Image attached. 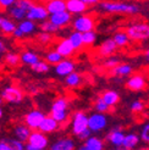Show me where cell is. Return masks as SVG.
I'll list each match as a JSON object with an SVG mask.
<instances>
[{"mask_svg": "<svg viewBox=\"0 0 149 150\" xmlns=\"http://www.w3.org/2000/svg\"><path fill=\"white\" fill-rule=\"evenodd\" d=\"M100 9L109 13H127L135 15L139 12V7L135 4L118 3V1H103L100 4Z\"/></svg>", "mask_w": 149, "mask_h": 150, "instance_id": "obj_1", "label": "cell"}, {"mask_svg": "<svg viewBox=\"0 0 149 150\" xmlns=\"http://www.w3.org/2000/svg\"><path fill=\"white\" fill-rule=\"evenodd\" d=\"M50 116L60 125L67 121L69 117V101L66 98H57L51 105Z\"/></svg>", "mask_w": 149, "mask_h": 150, "instance_id": "obj_2", "label": "cell"}, {"mask_svg": "<svg viewBox=\"0 0 149 150\" xmlns=\"http://www.w3.org/2000/svg\"><path fill=\"white\" fill-rule=\"evenodd\" d=\"M49 144V139L45 133L40 131H33L27 139V144L25 145V150H40L45 149Z\"/></svg>", "mask_w": 149, "mask_h": 150, "instance_id": "obj_3", "label": "cell"}, {"mask_svg": "<svg viewBox=\"0 0 149 150\" xmlns=\"http://www.w3.org/2000/svg\"><path fill=\"white\" fill-rule=\"evenodd\" d=\"M132 40H145L149 38V25L148 23H133L126 31Z\"/></svg>", "mask_w": 149, "mask_h": 150, "instance_id": "obj_4", "label": "cell"}, {"mask_svg": "<svg viewBox=\"0 0 149 150\" xmlns=\"http://www.w3.org/2000/svg\"><path fill=\"white\" fill-rule=\"evenodd\" d=\"M72 26L74 28V31H77L79 33H84V32L93 31L95 26V21L89 15H79L78 17L73 20Z\"/></svg>", "mask_w": 149, "mask_h": 150, "instance_id": "obj_5", "label": "cell"}, {"mask_svg": "<svg viewBox=\"0 0 149 150\" xmlns=\"http://www.w3.org/2000/svg\"><path fill=\"white\" fill-rule=\"evenodd\" d=\"M108 126V117L104 112H95L88 116V128L92 132H101Z\"/></svg>", "mask_w": 149, "mask_h": 150, "instance_id": "obj_6", "label": "cell"}, {"mask_svg": "<svg viewBox=\"0 0 149 150\" xmlns=\"http://www.w3.org/2000/svg\"><path fill=\"white\" fill-rule=\"evenodd\" d=\"M0 95H1V99L4 101L10 103V104H18L23 100V93H22L20 88L15 86L5 87Z\"/></svg>", "mask_w": 149, "mask_h": 150, "instance_id": "obj_7", "label": "cell"}, {"mask_svg": "<svg viewBox=\"0 0 149 150\" xmlns=\"http://www.w3.org/2000/svg\"><path fill=\"white\" fill-rule=\"evenodd\" d=\"M86 128H88V116L82 111L74 112L72 117V133L78 136Z\"/></svg>", "mask_w": 149, "mask_h": 150, "instance_id": "obj_8", "label": "cell"}, {"mask_svg": "<svg viewBox=\"0 0 149 150\" xmlns=\"http://www.w3.org/2000/svg\"><path fill=\"white\" fill-rule=\"evenodd\" d=\"M48 17H49V13L45 9V6H43V5H35L34 4L26 13V18L31 20L33 22L45 21V20H48Z\"/></svg>", "mask_w": 149, "mask_h": 150, "instance_id": "obj_9", "label": "cell"}, {"mask_svg": "<svg viewBox=\"0 0 149 150\" xmlns=\"http://www.w3.org/2000/svg\"><path fill=\"white\" fill-rule=\"evenodd\" d=\"M45 115L40 110H32L25 116V125L31 129H38Z\"/></svg>", "mask_w": 149, "mask_h": 150, "instance_id": "obj_10", "label": "cell"}, {"mask_svg": "<svg viewBox=\"0 0 149 150\" xmlns=\"http://www.w3.org/2000/svg\"><path fill=\"white\" fill-rule=\"evenodd\" d=\"M49 21L51 23H54L56 27L62 28L65 26H67L71 22V13L67 11H61V12H56V13H51L49 15Z\"/></svg>", "mask_w": 149, "mask_h": 150, "instance_id": "obj_11", "label": "cell"}, {"mask_svg": "<svg viewBox=\"0 0 149 150\" xmlns=\"http://www.w3.org/2000/svg\"><path fill=\"white\" fill-rule=\"evenodd\" d=\"M55 73L60 77H66L67 74H70L71 72L74 71V62L72 60L69 59H62L60 62H57L55 65V69H54Z\"/></svg>", "mask_w": 149, "mask_h": 150, "instance_id": "obj_12", "label": "cell"}, {"mask_svg": "<svg viewBox=\"0 0 149 150\" xmlns=\"http://www.w3.org/2000/svg\"><path fill=\"white\" fill-rule=\"evenodd\" d=\"M128 89L133 92H139V91H143V89L147 87V82L145 78L142 76V74H135L127 79V83H126Z\"/></svg>", "mask_w": 149, "mask_h": 150, "instance_id": "obj_13", "label": "cell"}, {"mask_svg": "<svg viewBox=\"0 0 149 150\" xmlns=\"http://www.w3.org/2000/svg\"><path fill=\"white\" fill-rule=\"evenodd\" d=\"M87 6L81 0H66V11L71 15H82L86 12Z\"/></svg>", "mask_w": 149, "mask_h": 150, "instance_id": "obj_14", "label": "cell"}, {"mask_svg": "<svg viewBox=\"0 0 149 150\" xmlns=\"http://www.w3.org/2000/svg\"><path fill=\"white\" fill-rule=\"evenodd\" d=\"M0 150H25V145L16 138H4L0 140Z\"/></svg>", "mask_w": 149, "mask_h": 150, "instance_id": "obj_15", "label": "cell"}, {"mask_svg": "<svg viewBox=\"0 0 149 150\" xmlns=\"http://www.w3.org/2000/svg\"><path fill=\"white\" fill-rule=\"evenodd\" d=\"M59 128V123L51 116H45L43 118L42 123L38 127V131L43 132V133H53L55 131H57Z\"/></svg>", "mask_w": 149, "mask_h": 150, "instance_id": "obj_16", "label": "cell"}, {"mask_svg": "<svg viewBox=\"0 0 149 150\" xmlns=\"http://www.w3.org/2000/svg\"><path fill=\"white\" fill-rule=\"evenodd\" d=\"M31 128H28V127L25 125V123H18L13 127L12 129V133L16 139H18L20 142H27L29 134H31Z\"/></svg>", "mask_w": 149, "mask_h": 150, "instance_id": "obj_17", "label": "cell"}, {"mask_svg": "<svg viewBox=\"0 0 149 150\" xmlns=\"http://www.w3.org/2000/svg\"><path fill=\"white\" fill-rule=\"evenodd\" d=\"M18 28V31L22 33V35L26 37V35H31L33 34L35 31H37V26H35V22L28 20V18H25L20 21L18 26H16Z\"/></svg>", "mask_w": 149, "mask_h": 150, "instance_id": "obj_18", "label": "cell"}, {"mask_svg": "<svg viewBox=\"0 0 149 150\" xmlns=\"http://www.w3.org/2000/svg\"><path fill=\"white\" fill-rule=\"evenodd\" d=\"M123 138H125V134H123L122 131H120L118 127H116V128L113 129V131H110L108 133V136H106V140L110 144H113L114 146H121Z\"/></svg>", "mask_w": 149, "mask_h": 150, "instance_id": "obj_19", "label": "cell"}, {"mask_svg": "<svg viewBox=\"0 0 149 150\" xmlns=\"http://www.w3.org/2000/svg\"><path fill=\"white\" fill-rule=\"evenodd\" d=\"M50 150H74V142L69 137L60 138L54 142Z\"/></svg>", "mask_w": 149, "mask_h": 150, "instance_id": "obj_20", "label": "cell"}, {"mask_svg": "<svg viewBox=\"0 0 149 150\" xmlns=\"http://www.w3.org/2000/svg\"><path fill=\"white\" fill-rule=\"evenodd\" d=\"M116 44H115V42L111 39V38H109V39H105L104 40L100 45H99V54L101 55V56H111L114 54V52L116 51Z\"/></svg>", "mask_w": 149, "mask_h": 150, "instance_id": "obj_21", "label": "cell"}, {"mask_svg": "<svg viewBox=\"0 0 149 150\" xmlns=\"http://www.w3.org/2000/svg\"><path fill=\"white\" fill-rule=\"evenodd\" d=\"M45 9L49 15L66 10V0H48Z\"/></svg>", "mask_w": 149, "mask_h": 150, "instance_id": "obj_22", "label": "cell"}, {"mask_svg": "<svg viewBox=\"0 0 149 150\" xmlns=\"http://www.w3.org/2000/svg\"><path fill=\"white\" fill-rule=\"evenodd\" d=\"M59 54H60L62 57H70L73 55L74 52V49L73 47L71 45V43L69 39H62L60 43L56 45V49H55Z\"/></svg>", "mask_w": 149, "mask_h": 150, "instance_id": "obj_23", "label": "cell"}, {"mask_svg": "<svg viewBox=\"0 0 149 150\" xmlns=\"http://www.w3.org/2000/svg\"><path fill=\"white\" fill-rule=\"evenodd\" d=\"M16 28V25L11 18L0 17V32L4 34H12V32Z\"/></svg>", "mask_w": 149, "mask_h": 150, "instance_id": "obj_24", "label": "cell"}, {"mask_svg": "<svg viewBox=\"0 0 149 150\" xmlns=\"http://www.w3.org/2000/svg\"><path fill=\"white\" fill-rule=\"evenodd\" d=\"M100 98L108 106H114V105H116L118 103V100H120V95L114 91H106L103 93Z\"/></svg>", "mask_w": 149, "mask_h": 150, "instance_id": "obj_25", "label": "cell"}, {"mask_svg": "<svg viewBox=\"0 0 149 150\" xmlns=\"http://www.w3.org/2000/svg\"><path fill=\"white\" fill-rule=\"evenodd\" d=\"M139 143V136H137L136 133H130V134H126L123 142H122V146L126 149H135Z\"/></svg>", "mask_w": 149, "mask_h": 150, "instance_id": "obj_26", "label": "cell"}, {"mask_svg": "<svg viewBox=\"0 0 149 150\" xmlns=\"http://www.w3.org/2000/svg\"><path fill=\"white\" fill-rule=\"evenodd\" d=\"M7 12H9L10 17L12 20H15V21L25 20L26 18V13H27V11H25L23 9H21V7H18L17 5H15V4L7 9Z\"/></svg>", "mask_w": 149, "mask_h": 150, "instance_id": "obj_27", "label": "cell"}, {"mask_svg": "<svg viewBox=\"0 0 149 150\" xmlns=\"http://www.w3.org/2000/svg\"><path fill=\"white\" fill-rule=\"evenodd\" d=\"M20 60H21V62L22 64H25V65H28V66H32L33 64L35 62H38L39 61V56L35 54V52L33 51H25V52H22L21 56H20Z\"/></svg>", "mask_w": 149, "mask_h": 150, "instance_id": "obj_28", "label": "cell"}, {"mask_svg": "<svg viewBox=\"0 0 149 150\" xmlns=\"http://www.w3.org/2000/svg\"><path fill=\"white\" fill-rule=\"evenodd\" d=\"M131 72H132V67L127 64H118L114 69H111V73L117 77L128 76V74H131Z\"/></svg>", "mask_w": 149, "mask_h": 150, "instance_id": "obj_29", "label": "cell"}, {"mask_svg": "<svg viewBox=\"0 0 149 150\" xmlns=\"http://www.w3.org/2000/svg\"><path fill=\"white\" fill-rule=\"evenodd\" d=\"M84 145L89 149V150H104V143L103 140L96 138V137H89L88 139H86Z\"/></svg>", "mask_w": 149, "mask_h": 150, "instance_id": "obj_30", "label": "cell"}, {"mask_svg": "<svg viewBox=\"0 0 149 150\" xmlns=\"http://www.w3.org/2000/svg\"><path fill=\"white\" fill-rule=\"evenodd\" d=\"M65 83L67 84L69 87L71 88H76L78 87L81 83H82V77H81V74L77 73V72H71L70 74H67L65 78Z\"/></svg>", "mask_w": 149, "mask_h": 150, "instance_id": "obj_31", "label": "cell"}, {"mask_svg": "<svg viewBox=\"0 0 149 150\" xmlns=\"http://www.w3.org/2000/svg\"><path fill=\"white\" fill-rule=\"evenodd\" d=\"M113 40L115 42L116 47H120V48H123V47H127L130 44V37L127 35V33L126 32H118L114 35Z\"/></svg>", "mask_w": 149, "mask_h": 150, "instance_id": "obj_32", "label": "cell"}, {"mask_svg": "<svg viewBox=\"0 0 149 150\" xmlns=\"http://www.w3.org/2000/svg\"><path fill=\"white\" fill-rule=\"evenodd\" d=\"M67 39L70 40L71 45L73 47L74 50H78V49H81L82 47H83V40H82V33H79V32H77V31H76V32H73V33H71Z\"/></svg>", "mask_w": 149, "mask_h": 150, "instance_id": "obj_33", "label": "cell"}, {"mask_svg": "<svg viewBox=\"0 0 149 150\" xmlns=\"http://www.w3.org/2000/svg\"><path fill=\"white\" fill-rule=\"evenodd\" d=\"M82 40H83V45L86 47H92L96 42V34L94 31H89L82 33Z\"/></svg>", "mask_w": 149, "mask_h": 150, "instance_id": "obj_34", "label": "cell"}, {"mask_svg": "<svg viewBox=\"0 0 149 150\" xmlns=\"http://www.w3.org/2000/svg\"><path fill=\"white\" fill-rule=\"evenodd\" d=\"M64 57L59 54L56 50L54 51H49L48 54L45 55V61L49 64V65H56L57 62H60Z\"/></svg>", "mask_w": 149, "mask_h": 150, "instance_id": "obj_35", "label": "cell"}, {"mask_svg": "<svg viewBox=\"0 0 149 150\" xmlns=\"http://www.w3.org/2000/svg\"><path fill=\"white\" fill-rule=\"evenodd\" d=\"M31 67H32V70H33L34 72H37V73H47V72L50 70L49 64H48L47 61H40V60H39L38 62L33 64Z\"/></svg>", "mask_w": 149, "mask_h": 150, "instance_id": "obj_36", "label": "cell"}, {"mask_svg": "<svg viewBox=\"0 0 149 150\" xmlns=\"http://www.w3.org/2000/svg\"><path fill=\"white\" fill-rule=\"evenodd\" d=\"M40 29H42V32H47V33H50V34H54L56 32H59V27H56L54 23H51V22L48 20L45 21H43L42 22V25H40Z\"/></svg>", "mask_w": 149, "mask_h": 150, "instance_id": "obj_37", "label": "cell"}, {"mask_svg": "<svg viewBox=\"0 0 149 150\" xmlns=\"http://www.w3.org/2000/svg\"><path fill=\"white\" fill-rule=\"evenodd\" d=\"M5 61L9 66L15 67L21 62V60H20V56L17 54H15V52H7L5 55Z\"/></svg>", "mask_w": 149, "mask_h": 150, "instance_id": "obj_38", "label": "cell"}, {"mask_svg": "<svg viewBox=\"0 0 149 150\" xmlns=\"http://www.w3.org/2000/svg\"><path fill=\"white\" fill-rule=\"evenodd\" d=\"M15 5H17L18 7L23 9L25 11H28L34 5V3H33V0H16Z\"/></svg>", "mask_w": 149, "mask_h": 150, "instance_id": "obj_39", "label": "cell"}, {"mask_svg": "<svg viewBox=\"0 0 149 150\" xmlns=\"http://www.w3.org/2000/svg\"><path fill=\"white\" fill-rule=\"evenodd\" d=\"M94 108L98 112H106L110 106H108V105L101 100V98H99V99H96V101L94 104Z\"/></svg>", "mask_w": 149, "mask_h": 150, "instance_id": "obj_40", "label": "cell"}, {"mask_svg": "<svg viewBox=\"0 0 149 150\" xmlns=\"http://www.w3.org/2000/svg\"><path fill=\"white\" fill-rule=\"evenodd\" d=\"M143 142H145V143H149V123L144 125L142 127V131H140V138Z\"/></svg>", "mask_w": 149, "mask_h": 150, "instance_id": "obj_41", "label": "cell"}, {"mask_svg": "<svg viewBox=\"0 0 149 150\" xmlns=\"http://www.w3.org/2000/svg\"><path fill=\"white\" fill-rule=\"evenodd\" d=\"M143 109H144V105H143L142 101L136 100V101H133L131 104V110H132V112H135V114H139Z\"/></svg>", "mask_w": 149, "mask_h": 150, "instance_id": "obj_42", "label": "cell"}, {"mask_svg": "<svg viewBox=\"0 0 149 150\" xmlns=\"http://www.w3.org/2000/svg\"><path fill=\"white\" fill-rule=\"evenodd\" d=\"M51 39H53V37H51L50 33H47V32H42L39 33L38 35V40L42 43V44H48L51 42Z\"/></svg>", "mask_w": 149, "mask_h": 150, "instance_id": "obj_43", "label": "cell"}, {"mask_svg": "<svg viewBox=\"0 0 149 150\" xmlns=\"http://www.w3.org/2000/svg\"><path fill=\"white\" fill-rule=\"evenodd\" d=\"M118 64H120V61H118V59H116V57H110V59H108L105 62H104V66L106 67V69H114L115 66H117Z\"/></svg>", "mask_w": 149, "mask_h": 150, "instance_id": "obj_44", "label": "cell"}, {"mask_svg": "<svg viewBox=\"0 0 149 150\" xmlns=\"http://www.w3.org/2000/svg\"><path fill=\"white\" fill-rule=\"evenodd\" d=\"M92 136V131L91 129H89V128H86L84 131H82L79 134H78V138L79 139H83V140H86V139H88L89 137H91Z\"/></svg>", "mask_w": 149, "mask_h": 150, "instance_id": "obj_45", "label": "cell"}, {"mask_svg": "<svg viewBox=\"0 0 149 150\" xmlns=\"http://www.w3.org/2000/svg\"><path fill=\"white\" fill-rule=\"evenodd\" d=\"M15 3H16V0H0V7H3V9H9V7L12 6Z\"/></svg>", "mask_w": 149, "mask_h": 150, "instance_id": "obj_46", "label": "cell"}, {"mask_svg": "<svg viewBox=\"0 0 149 150\" xmlns=\"http://www.w3.org/2000/svg\"><path fill=\"white\" fill-rule=\"evenodd\" d=\"M81 1H83L86 5H95L99 0H81Z\"/></svg>", "mask_w": 149, "mask_h": 150, "instance_id": "obj_47", "label": "cell"}, {"mask_svg": "<svg viewBox=\"0 0 149 150\" xmlns=\"http://www.w3.org/2000/svg\"><path fill=\"white\" fill-rule=\"evenodd\" d=\"M6 51V47H5V44L0 40V54H4V52Z\"/></svg>", "mask_w": 149, "mask_h": 150, "instance_id": "obj_48", "label": "cell"}, {"mask_svg": "<svg viewBox=\"0 0 149 150\" xmlns=\"http://www.w3.org/2000/svg\"><path fill=\"white\" fill-rule=\"evenodd\" d=\"M109 150H128V149H126V148H123L121 145V146H114L113 149H109Z\"/></svg>", "mask_w": 149, "mask_h": 150, "instance_id": "obj_49", "label": "cell"}, {"mask_svg": "<svg viewBox=\"0 0 149 150\" xmlns=\"http://www.w3.org/2000/svg\"><path fill=\"white\" fill-rule=\"evenodd\" d=\"M76 150H89V149H88V148H87V146L83 144V145H81V146H79L78 149H76Z\"/></svg>", "mask_w": 149, "mask_h": 150, "instance_id": "obj_50", "label": "cell"}, {"mask_svg": "<svg viewBox=\"0 0 149 150\" xmlns=\"http://www.w3.org/2000/svg\"><path fill=\"white\" fill-rule=\"evenodd\" d=\"M3 115H4V111H3L1 106H0V118H1V117H3Z\"/></svg>", "mask_w": 149, "mask_h": 150, "instance_id": "obj_51", "label": "cell"}, {"mask_svg": "<svg viewBox=\"0 0 149 150\" xmlns=\"http://www.w3.org/2000/svg\"><path fill=\"white\" fill-rule=\"evenodd\" d=\"M147 57H149V49H148V51H147Z\"/></svg>", "mask_w": 149, "mask_h": 150, "instance_id": "obj_52", "label": "cell"}, {"mask_svg": "<svg viewBox=\"0 0 149 150\" xmlns=\"http://www.w3.org/2000/svg\"><path fill=\"white\" fill-rule=\"evenodd\" d=\"M1 101H3V99H1V95H0V104H1Z\"/></svg>", "mask_w": 149, "mask_h": 150, "instance_id": "obj_53", "label": "cell"}, {"mask_svg": "<svg viewBox=\"0 0 149 150\" xmlns=\"http://www.w3.org/2000/svg\"><path fill=\"white\" fill-rule=\"evenodd\" d=\"M131 150H136V149H131Z\"/></svg>", "mask_w": 149, "mask_h": 150, "instance_id": "obj_54", "label": "cell"}, {"mask_svg": "<svg viewBox=\"0 0 149 150\" xmlns=\"http://www.w3.org/2000/svg\"><path fill=\"white\" fill-rule=\"evenodd\" d=\"M40 150H45V149H40Z\"/></svg>", "mask_w": 149, "mask_h": 150, "instance_id": "obj_55", "label": "cell"}, {"mask_svg": "<svg viewBox=\"0 0 149 150\" xmlns=\"http://www.w3.org/2000/svg\"><path fill=\"white\" fill-rule=\"evenodd\" d=\"M47 1H48V0H47Z\"/></svg>", "mask_w": 149, "mask_h": 150, "instance_id": "obj_56", "label": "cell"}]
</instances>
